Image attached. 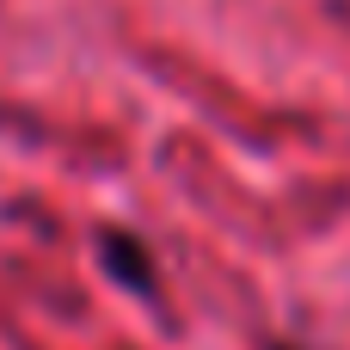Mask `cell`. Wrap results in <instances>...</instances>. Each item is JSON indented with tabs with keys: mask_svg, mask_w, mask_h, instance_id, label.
<instances>
[{
	"mask_svg": "<svg viewBox=\"0 0 350 350\" xmlns=\"http://www.w3.org/2000/svg\"><path fill=\"white\" fill-rule=\"evenodd\" d=\"M98 258H105V277H111L117 289H129V295L154 301L160 271H154V258H148V246H142L135 234H98Z\"/></svg>",
	"mask_w": 350,
	"mask_h": 350,
	"instance_id": "6da1fadb",
	"label": "cell"
},
{
	"mask_svg": "<svg viewBox=\"0 0 350 350\" xmlns=\"http://www.w3.org/2000/svg\"><path fill=\"white\" fill-rule=\"evenodd\" d=\"M265 350H295V345H265Z\"/></svg>",
	"mask_w": 350,
	"mask_h": 350,
	"instance_id": "7a4b0ae2",
	"label": "cell"
}]
</instances>
